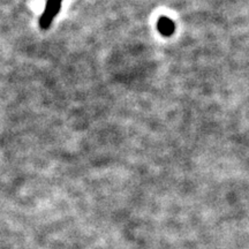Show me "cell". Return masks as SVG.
I'll use <instances>...</instances> for the list:
<instances>
[{
  "label": "cell",
  "mask_w": 249,
  "mask_h": 249,
  "mask_svg": "<svg viewBox=\"0 0 249 249\" xmlns=\"http://www.w3.org/2000/svg\"><path fill=\"white\" fill-rule=\"evenodd\" d=\"M61 2L62 0H46L44 12L39 18V26L42 29H49L55 15L60 11Z\"/></svg>",
  "instance_id": "obj_1"
},
{
  "label": "cell",
  "mask_w": 249,
  "mask_h": 249,
  "mask_svg": "<svg viewBox=\"0 0 249 249\" xmlns=\"http://www.w3.org/2000/svg\"><path fill=\"white\" fill-rule=\"evenodd\" d=\"M157 29L161 35L165 37H170L174 34V30H176V24L171 18L166 17H161L157 22Z\"/></svg>",
  "instance_id": "obj_2"
}]
</instances>
